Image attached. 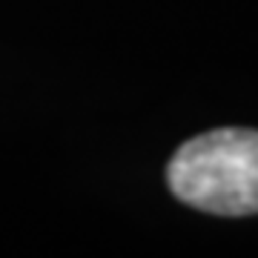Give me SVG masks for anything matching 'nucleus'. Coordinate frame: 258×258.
Masks as SVG:
<instances>
[{
	"label": "nucleus",
	"instance_id": "1",
	"mask_svg": "<svg viewBox=\"0 0 258 258\" xmlns=\"http://www.w3.org/2000/svg\"><path fill=\"white\" fill-rule=\"evenodd\" d=\"M178 201L212 215H258V132L212 129L178 147L166 166Z\"/></svg>",
	"mask_w": 258,
	"mask_h": 258
}]
</instances>
